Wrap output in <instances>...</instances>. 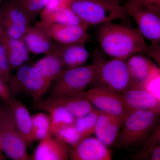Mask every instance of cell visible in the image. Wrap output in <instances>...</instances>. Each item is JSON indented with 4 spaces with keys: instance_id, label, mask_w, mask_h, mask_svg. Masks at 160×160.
Here are the masks:
<instances>
[{
    "instance_id": "6da1fadb",
    "label": "cell",
    "mask_w": 160,
    "mask_h": 160,
    "mask_svg": "<svg viewBox=\"0 0 160 160\" xmlns=\"http://www.w3.org/2000/svg\"><path fill=\"white\" fill-rule=\"evenodd\" d=\"M95 37L104 53L113 58L126 60L142 53L160 63V45L147 44L137 28L112 22L104 23L98 27Z\"/></svg>"
},
{
    "instance_id": "7a4b0ae2",
    "label": "cell",
    "mask_w": 160,
    "mask_h": 160,
    "mask_svg": "<svg viewBox=\"0 0 160 160\" xmlns=\"http://www.w3.org/2000/svg\"><path fill=\"white\" fill-rule=\"evenodd\" d=\"M69 6L88 26L125 22L129 15L119 0H74Z\"/></svg>"
},
{
    "instance_id": "3957f363",
    "label": "cell",
    "mask_w": 160,
    "mask_h": 160,
    "mask_svg": "<svg viewBox=\"0 0 160 160\" xmlns=\"http://www.w3.org/2000/svg\"><path fill=\"white\" fill-rule=\"evenodd\" d=\"M159 115V112L150 110L130 112L118 135V146L125 149L139 148L160 121Z\"/></svg>"
},
{
    "instance_id": "277c9868",
    "label": "cell",
    "mask_w": 160,
    "mask_h": 160,
    "mask_svg": "<svg viewBox=\"0 0 160 160\" xmlns=\"http://www.w3.org/2000/svg\"><path fill=\"white\" fill-rule=\"evenodd\" d=\"M98 65L66 68L56 79L52 89L50 99H56L83 91L97 79Z\"/></svg>"
},
{
    "instance_id": "5b68a950",
    "label": "cell",
    "mask_w": 160,
    "mask_h": 160,
    "mask_svg": "<svg viewBox=\"0 0 160 160\" xmlns=\"http://www.w3.org/2000/svg\"><path fill=\"white\" fill-rule=\"evenodd\" d=\"M8 101L0 103V135L4 152L12 160H29L27 144L20 134Z\"/></svg>"
},
{
    "instance_id": "8992f818",
    "label": "cell",
    "mask_w": 160,
    "mask_h": 160,
    "mask_svg": "<svg viewBox=\"0 0 160 160\" xmlns=\"http://www.w3.org/2000/svg\"><path fill=\"white\" fill-rule=\"evenodd\" d=\"M96 55V58H93L98 65L95 82H98V85L106 86L121 94L134 88L126 60L112 58L104 61Z\"/></svg>"
},
{
    "instance_id": "52a82bcc",
    "label": "cell",
    "mask_w": 160,
    "mask_h": 160,
    "mask_svg": "<svg viewBox=\"0 0 160 160\" xmlns=\"http://www.w3.org/2000/svg\"><path fill=\"white\" fill-rule=\"evenodd\" d=\"M17 70L8 85L10 94L25 93L38 103L52 83L44 79L32 66L23 65Z\"/></svg>"
},
{
    "instance_id": "ba28073f",
    "label": "cell",
    "mask_w": 160,
    "mask_h": 160,
    "mask_svg": "<svg viewBox=\"0 0 160 160\" xmlns=\"http://www.w3.org/2000/svg\"><path fill=\"white\" fill-rule=\"evenodd\" d=\"M86 92L96 109L114 116L123 122L131 111L122 94L106 86L97 85Z\"/></svg>"
},
{
    "instance_id": "9c48e42d",
    "label": "cell",
    "mask_w": 160,
    "mask_h": 160,
    "mask_svg": "<svg viewBox=\"0 0 160 160\" xmlns=\"http://www.w3.org/2000/svg\"><path fill=\"white\" fill-rule=\"evenodd\" d=\"M35 26L46 33L55 42L62 45H85L90 39L87 25H65L39 22Z\"/></svg>"
},
{
    "instance_id": "30bf717a",
    "label": "cell",
    "mask_w": 160,
    "mask_h": 160,
    "mask_svg": "<svg viewBox=\"0 0 160 160\" xmlns=\"http://www.w3.org/2000/svg\"><path fill=\"white\" fill-rule=\"evenodd\" d=\"M0 23L8 35L24 40L31 26L26 14L14 0H3L0 4Z\"/></svg>"
},
{
    "instance_id": "8fae6325",
    "label": "cell",
    "mask_w": 160,
    "mask_h": 160,
    "mask_svg": "<svg viewBox=\"0 0 160 160\" xmlns=\"http://www.w3.org/2000/svg\"><path fill=\"white\" fill-rule=\"evenodd\" d=\"M136 23L137 29L145 39L152 45L160 44V7L151 6L128 12Z\"/></svg>"
},
{
    "instance_id": "7c38bea8",
    "label": "cell",
    "mask_w": 160,
    "mask_h": 160,
    "mask_svg": "<svg viewBox=\"0 0 160 160\" xmlns=\"http://www.w3.org/2000/svg\"><path fill=\"white\" fill-rule=\"evenodd\" d=\"M69 148V158L72 160H111V151L97 138L87 137L76 146Z\"/></svg>"
},
{
    "instance_id": "4fadbf2b",
    "label": "cell",
    "mask_w": 160,
    "mask_h": 160,
    "mask_svg": "<svg viewBox=\"0 0 160 160\" xmlns=\"http://www.w3.org/2000/svg\"><path fill=\"white\" fill-rule=\"evenodd\" d=\"M126 62L134 88L144 89L150 78L160 71L159 66L142 53L131 56Z\"/></svg>"
},
{
    "instance_id": "5bb4252c",
    "label": "cell",
    "mask_w": 160,
    "mask_h": 160,
    "mask_svg": "<svg viewBox=\"0 0 160 160\" xmlns=\"http://www.w3.org/2000/svg\"><path fill=\"white\" fill-rule=\"evenodd\" d=\"M0 42L6 52L11 70L17 69L29 60V51L24 40L10 37L4 30L1 23Z\"/></svg>"
},
{
    "instance_id": "9a60e30c",
    "label": "cell",
    "mask_w": 160,
    "mask_h": 160,
    "mask_svg": "<svg viewBox=\"0 0 160 160\" xmlns=\"http://www.w3.org/2000/svg\"><path fill=\"white\" fill-rule=\"evenodd\" d=\"M49 136L41 140L30 157L32 160H67L68 146L57 138Z\"/></svg>"
},
{
    "instance_id": "2e32d148",
    "label": "cell",
    "mask_w": 160,
    "mask_h": 160,
    "mask_svg": "<svg viewBox=\"0 0 160 160\" xmlns=\"http://www.w3.org/2000/svg\"><path fill=\"white\" fill-rule=\"evenodd\" d=\"M123 123L119 118L100 111L94 133L103 144L107 146H111L116 142Z\"/></svg>"
},
{
    "instance_id": "e0dca14e",
    "label": "cell",
    "mask_w": 160,
    "mask_h": 160,
    "mask_svg": "<svg viewBox=\"0 0 160 160\" xmlns=\"http://www.w3.org/2000/svg\"><path fill=\"white\" fill-rule=\"evenodd\" d=\"M122 95L126 105L131 111L150 110L160 113V99L146 89L132 88Z\"/></svg>"
},
{
    "instance_id": "ac0fdd59",
    "label": "cell",
    "mask_w": 160,
    "mask_h": 160,
    "mask_svg": "<svg viewBox=\"0 0 160 160\" xmlns=\"http://www.w3.org/2000/svg\"><path fill=\"white\" fill-rule=\"evenodd\" d=\"M52 103L63 106L76 118L82 117L94 109L85 91L56 99H47Z\"/></svg>"
},
{
    "instance_id": "d6986e66",
    "label": "cell",
    "mask_w": 160,
    "mask_h": 160,
    "mask_svg": "<svg viewBox=\"0 0 160 160\" xmlns=\"http://www.w3.org/2000/svg\"><path fill=\"white\" fill-rule=\"evenodd\" d=\"M53 52L60 56L66 68L84 66L90 56L85 45L80 44L62 45L55 43Z\"/></svg>"
},
{
    "instance_id": "ffe728a7",
    "label": "cell",
    "mask_w": 160,
    "mask_h": 160,
    "mask_svg": "<svg viewBox=\"0 0 160 160\" xmlns=\"http://www.w3.org/2000/svg\"><path fill=\"white\" fill-rule=\"evenodd\" d=\"M24 41L29 51L36 54H48L53 52L55 43L38 27L28 28Z\"/></svg>"
},
{
    "instance_id": "44dd1931",
    "label": "cell",
    "mask_w": 160,
    "mask_h": 160,
    "mask_svg": "<svg viewBox=\"0 0 160 160\" xmlns=\"http://www.w3.org/2000/svg\"><path fill=\"white\" fill-rule=\"evenodd\" d=\"M8 102L20 134L27 144L31 143L32 142V116L26 106L19 100L11 97Z\"/></svg>"
},
{
    "instance_id": "7402d4cb",
    "label": "cell",
    "mask_w": 160,
    "mask_h": 160,
    "mask_svg": "<svg viewBox=\"0 0 160 160\" xmlns=\"http://www.w3.org/2000/svg\"><path fill=\"white\" fill-rule=\"evenodd\" d=\"M32 66L44 79L51 83L66 69L62 60L55 52L46 54Z\"/></svg>"
},
{
    "instance_id": "603a6c76",
    "label": "cell",
    "mask_w": 160,
    "mask_h": 160,
    "mask_svg": "<svg viewBox=\"0 0 160 160\" xmlns=\"http://www.w3.org/2000/svg\"><path fill=\"white\" fill-rule=\"evenodd\" d=\"M38 104L40 109L49 113L52 135L60 127L74 124L76 118L63 106L52 103L47 99L40 101Z\"/></svg>"
},
{
    "instance_id": "cb8c5ba5",
    "label": "cell",
    "mask_w": 160,
    "mask_h": 160,
    "mask_svg": "<svg viewBox=\"0 0 160 160\" xmlns=\"http://www.w3.org/2000/svg\"><path fill=\"white\" fill-rule=\"evenodd\" d=\"M131 159L160 160V121L140 146L138 151L132 155Z\"/></svg>"
},
{
    "instance_id": "d4e9b609",
    "label": "cell",
    "mask_w": 160,
    "mask_h": 160,
    "mask_svg": "<svg viewBox=\"0 0 160 160\" xmlns=\"http://www.w3.org/2000/svg\"><path fill=\"white\" fill-rule=\"evenodd\" d=\"M40 22L65 25H87L69 7H60L54 10L43 9L41 12Z\"/></svg>"
},
{
    "instance_id": "484cf974",
    "label": "cell",
    "mask_w": 160,
    "mask_h": 160,
    "mask_svg": "<svg viewBox=\"0 0 160 160\" xmlns=\"http://www.w3.org/2000/svg\"><path fill=\"white\" fill-rule=\"evenodd\" d=\"M49 115L40 112L32 116V142L40 141L51 134Z\"/></svg>"
},
{
    "instance_id": "4316f807",
    "label": "cell",
    "mask_w": 160,
    "mask_h": 160,
    "mask_svg": "<svg viewBox=\"0 0 160 160\" xmlns=\"http://www.w3.org/2000/svg\"><path fill=\"white\" fill-rule=\"evenodd\" d=\"M100 113L99 110L94 109L86 115L75 119L74 126L84 138L94 133L95 127Z\"/></svg>"
},
{
    "instance_id": "83f0119b",
    "label": "cell",
    "mask_w": 160,
    "mask_h": 160,
    "mask_svg": "<svg viewBox=\"0 0 160 160\" xmlns=\"http://www.w3.org/2000/svg\"><path fill=\"white\" fill-rule=\"evenodd\" d=\"M66 145L74 147L84 139L74 126V124L66 125L60 127L52 134Z\"/></svg>"
},
{
    "instance_id": "f1b7e54d",
    "label": "cell",
    "mask_w": 160,
    "mask_h": 160,
    "mask_svg": "<svg viewBox=\"0 0 160 160\" xmlns=\"http://www.w3.org/2000/svg\"><path fill=\"white\" fill-rule=\"evenodd\" d=\"M26 14L31 24L42 11L49 0H14Z\"/></svg>"
},
{
    "instance_id": "f546056e",
    "label": "cell",
    "mask_w": 160,
    "mask_h": 160,
    "mask_svg": "<svg viewBox=\"0 0 160 160\" xmlns=\"http://www.w3.org/2000/svg\"><path fill=\"white\" fill-rule=\"evenodd\" d=\"M11 71L6 52L0 42V78L7 85L12 76Z\"/></svg>"
},
{
    "instance_id": "4dcf8cb0",
    "label": "cell",
    "mask_w": 160,
    "mask_h": 160,
    "mask_svg": "<svg viewBox=\"0 0 160 160\" xmlns=\"http://www.w3.org/2000/svg\"><path fill=\"white\" fill-rule=\"evenodd\" d=\"M123 5L128 12L130 10L151 6L160 7V0H126Z\"/></svg>"
},
{
    "instance_id": "1f68e13d",
    "label": "cell",
    "mask_w": 160,
    "mask_h": 160,
    "mask_svg": "<svg viewBox=\"0 0 160 160\" xmlns=\"http://www.w3.org/2000/svg\"><path fill=\"white\" fill-rule=\"evenodd\" d=\"M160 71L152 76L144 87L147 91L151 92L160 99Z\"/></svg>"
},
{
    "instance_id": "d6a6232c",
    "label": "cell",
    "mask_w": 160,
    "mask_h": 160,
    "mask_svg": "<svg viewBox=\"0 0 160 160\" xmlns=\"http://www.w3.org/2000/svg\"><path fill=\"white\" fill-rule=\"evenodd\" d=\"M69 0H49L44 9L54 10L62 7H69Z\"/></svg>"
},
{
    "instance_id": "836d02e7",
    "label": "cell",
    "mask_w": 160,
    "mask_h": 160,
    "mask_svg": "<svg viewBox=\"0 0 160 160\" xmlns=\"http://www.w3.org/2000/svg\"><path fill=\"white\" fill-rule=\"evenodd\" d=\"M11 97L8 85L0 78V98L3 101H8Z\"/></svg>"
},
{
    "instance_id": "e575fe53",
    "label": "cell",
    "mask_w": 160,
    "mask_h": 160,
    "mask_svg": "<svg viewBox=\"0 0 160 160\" xmlns=\"http://www.w3.org/2000/svg\"><path fill=\"white\" fill-rule=\"evenodd\" d=\"M4 150H3L2 142V137L0 135V160H6V159L4 156Z\"/></svg>"
},
{
    "instance_id": "d590c367",
    "label": "cell",
    "mask_w": 160,
    "mask_h": 160,
    "mask_svg": "<svg viewBox=\"0 0 160 160\" xmlns=\"http://www.w3.org/2000/svg\"><path fill=\"white\" fill-rule=\"evenodd\" d=\"M3 0H0V4H1V3L2 2V1Z\"/></svg>"
},
{
    "instance_id": "8d00e7d4",
    "label": "cell",
    "mask_w": 160,
    "mask_h": 160,
    "mask_svg": "<svg viewBox=\"0 0 160 160\" xmlns=\"http://www.w3.org/2000/svg\"><path fill=\"white\" fill-rule=\"evenodd\" d=\"M69 1H70V2H71V1H74V0H69Z\"/></svg>"
}]
</instances>
